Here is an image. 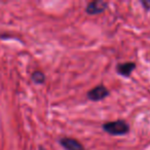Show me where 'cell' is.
<instances>
[{
    "instance_id": "obj_1",
    "label": "cell",
    "mask_w": 150,
    "mask_h": 150,
    "mask_svg": "<svg viewBox=\"0 0 150 150\" xmlns=\"http://www.w3.org/2000/svg\"><path fill=\"white\" fill-rule=\"evenodd\" d=\"M103 129L106 133L110 134L112 136H121L129 133V127L125 121L123 120H116L111 121V122H106L103 125Z\"/></svg>"
},
{
    "instance_id": "obj_2",
    "label": "cell",
    "mask_w": 150,
    "mask_h": 150,
    "mask_svg": "<svg viewBox=\"0 0 150 150\" xmlns=\"http://www.w3.org/2000/svg\"><path fill=\"white\" fill-rule=\"evenodd\" d=\"M108 96H109V91L107 90L103 84H100V86L92 88V90L88 91V94H86V97H88V100L94 101V102L101 101Z\"/></svg>"
},
{
    "instance_id": "obj_3",
    "label": "cell",
    "mask_w": 150,
    "mask_h": 150,
    "mask_svg": "<svg viewBox=\"0 0 150 150\" xmlns=\"http://www.w3.org/2000/svg\"><path fill=\"white\" fill-rule=\"evenodd\" d=\"M107 6H108V3L103 1V0H95L90 2L86 5V11L88 15H99V13H102L106 11Z\"/></svg>"
},
{
    "instance_id": "obj_4",
    "label": "cell",
    "mask_w": 150,
    "mask_h": 150,
    "mask_svg": "<svg viewBox=\"0 0 150 150\" xmlns=\"http://www.w3.org/2000/svg\"><path fill=\"white\" fill-rule=\"evenodd\" d=\"M59 143L66 150H84L80 142L75 139H71V138H63L59 141Z\"/></svg>"
},
{
    "instance_id": "obj_5",
    "label": "cell",
    "mask_w": 150,
    "mask_h": 150,
    "mask_svg": "<svg viewBox=\"0 0 150 150\" xmlns=\"http://www.w3.org/2000/svg\"><path fill=\"white\" fill-rule=\"evenodd\" d=\"M136 68V64L132 62H127V63H123V64H119L116 67V71L119 75H122V76H129L131 73L134 71V69Z\"/></svg>"
},
{
    "instance_id": "obj_6",
    "label": "cell",
    "mask_w": 150,
    "mask_h": 150,
    "mask_svg": "<svg viewBox=\"0 0 150 150\" xmlns=\"http://www.w3.org/2000/svg\"><path fill=\"white\" fill-rule=\"evenodd\" d=\"M32 80H33L35 83H43L44 80H45V76H44V74L42 72H40V71H35V72H33V74H32Z\"/></svg>"
},
{
    "instance_id": "obj_7",
    "label": "cell",
    "mask_w": 150,
    "mask_h": 150,
    "mask_svg": "<svg viewBox=\"0 0 150 150\" xmlns=\"http://www.w3.org/2000/svg\"><path fill=\"white\" fill-rule=\"evenodd\" d=\"M142 4H143L144 6H145V8L147 9V11L150 8V1H149V2H146V1H142Z\"/></svg>"
},
{
    "instance_id": "obj_8",
    "label": "cell",
    "mask_w": 150,
    "mask_h": 150,
    "mask_svg": "<svg viewBox=\"0 0 150 150\" xmlns=\"http://www.w3.org/2000/svg\"><path fill=\"white\" fill-rule=\"evenodd\" d=\"M39 150H45V149H44V148L42 147V146H40V147H39Z\"/></svg>"
}]
</instances>
